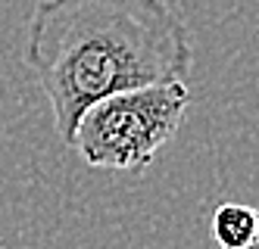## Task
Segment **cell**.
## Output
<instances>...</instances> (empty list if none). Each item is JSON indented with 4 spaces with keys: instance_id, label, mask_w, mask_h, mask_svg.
<instances>
[{
    "instance_id": "obj_1",
    "label": "cell",
    "mask_w": 259,
    "mask_h": 249,
    "mask_svg": "<svg viewBox=\"0 0 259 249\" xmlns=\"http://www.w3.org/2000/svg\"><path fill=\"white\" fill-rule=\"evenodd\" d=\"M25 66L69 143L91 103L184 81L194 69V41L165 0H41L28 19Z\"/></svg>"
},
{
    "instance_id": "obj_3",
    "label": "cell",
    "mask_w": 259,
    "mask_h": 249,
    "mask_svg": "<svg viewBox=\"0 0 259 249\" xmlns=\"http://www.w3.org/2000/svg\"><path fill=\"white\" fill-rule=\"evenodd\" d=\"M212 240L219 249H256L259 246V209L244 203H222L212 212Z\"/></svg>"
},
{
    "instance_id": "obj_2",
    "label": "cell",
    "mask_w": 259,
    "mask_h": 249,
    "mask_svg": "<svg viewBox=\"0 0 259 249\" xmlns=\"http://www.w3.org/2000/svg\"><path fill=\"white\" fill-rule=\"evenodd\" d=\"M191 106L184 81H162L91 103L75 122L69 146L91 165L141 175L169 143Z\"/></svg>"
}]
</instances>
